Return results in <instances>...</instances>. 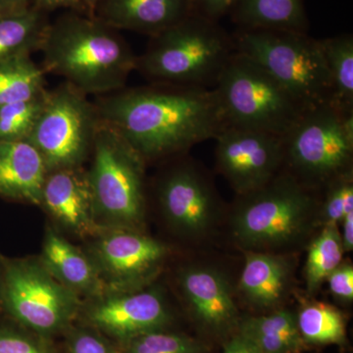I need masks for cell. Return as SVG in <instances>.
Segmentation results:
<instances>
[{
	"label": "cell",
	"instance_id": "3957f363",
	"mask_svg": "<svg viewBox=\"0 0 353 353\" xmlns=\"http://www.w3.org/2000/svg\"><path fill=\"white\" fill-rule=\"evenodd\" d=\"M232 34L196 14L150 37L137 70L150 83L214 88L234 54Z\"/></svg>",
	"mask_w": 353,
	"mask_h": 353
},
{
	"label": "cell",
	"instance_id": "9c48e42d",
	"mask_svg": "<svg viewBox=\"0 0 353 353\" xmlns=\"http://www.w3.org/2000/svg\"><path fill=\"white\" fill-rule=\"evenodd\" d=\"M101 123L94 101L65 82L46 92L27 141L41 153L48 172L81 168L92 155Z\"/></svg>",
	"mask_w": 353,
	"mask_h": 353
},
{
	"label": "cell",
	"instance_id": "d6a6232c",
	"mask_svg": "<svg viewBox=\"0 0 353 353\" xmlns=\"http://www.w3.org/2000/svg\"><path fill=\"white\" fill-rule=\"evenodd\" d=\"M330 290L341 301L350 303L353 299V267L350 263H341L327 278Z\"/></svg>",
	"mask_w": 353,
	"mask_h": 353
},
{
	"label": "cell",
	"instance_id": "836d02e7",
	"mask_svg": "<svg viewBox=\"0 0 353 353\" xmlns=\"http://www.w3.org/2000/svg\"><path fill=\"white\" fill-rule=\"evenodd\" d=\"M192 13L218 22L229 15L236 0H190Z\"/></svg>",
	"mask_w": 353,
	"mask_h": 353
},
{
	"label": "cell",
	"instance_id": "e0dca14e",
	"mask_svg": "<svg viewBox=\"0 0 353 353\" xmlns=\"http://www.w3.org/2000/svg\"><path fill=\"white\" fill-rule=\"evenodd\" d=\"M192 13L190 0H101L92 17L117 31L153 37Z\"/></svg>",
	"mask_w": 353,
	"mask_h": 353
},
{
	"label": "cell",
	"instance_id": "74e56055",
	"mask_svg": "<svg viewBox=\"0 0 353 353\" xmlns=\"http://www.w3.org/2000/svg\"><path fill=\"white\" fill-rule=\"evenodd\" d=\"M36 6V0H0V12H18Z\"/></svg>",
	"mask_w": 353,
	"mask_h": 353
},
{
	"label": "cell",
	"instance_id": "8992f818",
	"mask_svg": "<svg viewBox=\"0 0 353 353\" xmlns=\"http://www.w3.org/2000/svg\"><path fill=\"white\" fill-rule=\"evenodd\" d=\"M239 196L232 217L234 236L253 250L294 243L307 232L318 208L314 190L285 171L261 189Z\"/></svg>",
	"mask_w": 353,
	"mask_h": 353
},
{
	"label": "cell",
	"instance_id": "1f68e13d",
	"mask_svg": "<svg viewBox=\"0 0 353 353\" xmlns=\"http://www.w3.org/2000/svg\"><path fill=\"white\" fill-rule=\"evenodd\" d=\"M67 347L69 353H118L101 336L88 330L72 331Z\"/></svg>",
	"mask_w": 353,
	"mask_h": 353
},
{
	"label": "cell",
	"instance_id": "277c9868",
	"mask_svg": "<svg viewBox=\"0 0 353 353\" xmlns=\"http://www.w3.org/2000/svg\"><path fill=\"white\" fill-rule=\"evenodd\" d=\"M234 50L263 67L306 111L333 103V85L319 39L307 32L239 29Z\"/></svg>",
	"mask_w": 353,
	"mask_h": 353
},
{
	"label": "cell",
	"instance_id": "ac0fdd59",
	"mask_svg": "<svg viewBox=\"0 0 353 353\" xmlns=\"http://www.w3.org/2000/svg\"><path fill=\"white\" fill-rule=\"evenodd\" d=\"M48 171L28 141H0V196L41 205Z\"/></svg>",
	"mask_w": 353,
	"mask_h": 353
},
{
	"label": "cell",
	"instance_id": "4dcf8cb0",
	"mask_svg": "<svg viewBox=\"0 0 353 353\" xmlns=\"http://www.w3.org/2000/svg\"><path fill=\"white\" fill-rule=\"evenodd\" d=\"M0 353H52L41 341L9 328H0Z\"/></svg>",
	"mask_w": 353,
	"mask_h": 353
},
{
	"label": "cell",
	"instance_id": "d4e9b609",
	"mask_svg": "<svg viewBox=\"0 0 353 353\" xmlns=\"http://www.w3.org/2000/svg\"><path fill=\"white\" fill-rule=\"evenodd\" d=\"M319 43L333 85V104L353 114V37L340 34Z\"/></svg>",
	"mask_w": 353,
	"mask_h": 353
},
{
	"label": "cell",
	"instance_id": "484cf974",
	"mask_svg": "<svg viewBox=\"0 0 353 353\" xmlns=\"http://www.w3.org/2000/svg\"><path fill=\"white\" fill-rule=\"evenodd\" d=\"M296 322L306 345H343L347 341L345 317L328 303L303 304L297 313Z\"/></svg>",
	"mask_w": 353,
	"mask_h": 353
},
{
	"label": "cell",
	"instance_id": "5b68a950",
	"mask_svg": "<svg viewBox=\"0 0 353 353\" xmlns=\"http://www.w3.org/2000/svg\"><path fill=\"white\" fill-rule=\"evenodd\" d=\"M214 88L230 126L285 137L306 112L282 83L238 51L230 58Z\"/></svg>",
	"mask_w": 353,
	"mask_h": 353
},
{
	"label": "cell",
	"instance_id": "83f0119b",
	"mask_svg": "<svg viewBox=\"0 0 353 353\" xmlns=\"http://www.w3.org/2000/svg\"><path fill=\"white\" fill-rule=\"evenodd\" d=\"M46 92L30 101L0 106V141H27L43 108Z\"/></svg>",
	"mask_w": 353,
	"mask_h": 353
},
{
	"label": "cell",
	"instance_id": "44dd1931",
	"mask_svg": "<svg viewBox=\"0 0 353 353\" xmlns=\"http://www.w3.org/2000/svg\"><path fill=\"white\" fill-rule=\"evenodd\" d=\"M239 29H278L307 32L303 0H236L229 14Z\"/></svg>",
	"mask_w": 353,
	"mask_h": 353
},
{
	"label": "cell",
	"instance_id": "9a60e30c",
	"mask_svg": "<svg viewBox=\"0 0 353 353\" xmlns=\"http://www.w3.org/2000/svg\"><path fill=\"white\" fill-rule=\"evenodd\" d=\"M41 205L73 233L87 236L99 232L87 173L82 168L48 172Z\"/></svg>",
	"mask_w": 353,
	"mask_h": 353
},
{
	"label": "cell",
	"instance_id": "ba28073f",
	"mask_svg": "<svg viewBox=\"0 0 353 353\" xmlns=\"http://www.w3.org/2000/svg\"><path fill=\"white\" fill-rule=\"evenodd\" d=\"M90 157L87 176L97 219L121 228L138 225L145 210L143 158L102 121Z\"/></svg>",
	"mask_w": 353,
	"mask_h": 353
},
{
	"label": "cell",
	"instance_id": "e575fe53",
	"mask_svg": "<svg viewBox=\"0 0 353 353\" xmlns=\"http://www.w3.org/2000/svg\"><path fill=\"white\" fill-rule=\"evenodd\" d=\"M36 6L46 13L60 8L69 9L75 12H85L80 0H36Z\"/></svg>",
	"mask_w": 353,
	"mask_h": 353
},
{
	"label": "cell",
	"instance_id": "f1b7e54d",
	"mask_svg": "<svg viewBox=\"0 0 353 353\" xmlns=\"http://www.w3.org/2000/svg\"><path fill=\"white\" fill-rule=\"evenodd\" d=\"M123 353H202L201 343L185 334L164 330L148 332L126 341Z\"/></svg>",
	"mask_w": 353,
	"mask_h": 353
},
{
	"label": "cell",
	"instance_id": "5bb4252c",
	"mask_svg": "<svg viewBox=\"0 0 353 353\" xmlns=\"http://www.w3.org/2000/svg\"><path fill=\"white\" fill-rule=\"evenodd\" d=\"M85 317L94 328L123 343L164 330L171 318L163 297L155 290L103 296L88 309Z\"/></svg>",
	"mask_w": 353,
	"mask_h": 353
},
{
	"label": "cell",
	"instance_id": "d6986e66",
	"mask_svg": "<svg viewBox=\"0 0 353 353\" xmlns=\"http://www.w3.org/2000/svg\"><path fill=\"white\" fill-rule=\"evenodd\" d=\"M41 263L51 275L75 292L102 296L104 283L94 262L53 230L44 236Z\"/></svg>",
	"mask_w": 353,
	"mask_h": 353
},
{
	"label": "cell",
	"instance_id": "30bf717a",
	"mask_svg": "<svg viewBox=\"0 0 353 353\" xmlns=\"http://www.w3.org/2000/svg\"><path fill=\"white\" fill-rule=\"evenodd\" d=\"M0 296L14 319L41 336L66 329L79 307L77 292L32 260L4 264Z\"/></svg>",
	"mask_w": 353,
	"mask_h": 353
},
{
	"label": "cell",
	"instance_id": "cb8c5ba5",
	"mask_svg": "<svg viewBox=\"0 0 353 353\" xmlns=\"http://www.w3.org/2000/svg\"><path fill=\"white\" fill-rule=\"evenodd\" d=\"M43 68L31 54H20L0 62V106L30 101L46 92Z\"/></svg>",
	"mask_w": 353,
	"mask_h": 353
},
{
	"label": "cell",
	"instance_id": "f546056e",
	"mask_svg": "<svg viewBox=\"0 0 353 353\" xmlns=\"http://www.w3.org/2000/svg\"><path fill=\"white\" fill-rule=\"evenodd\" d=\"M323 190L325 199L320 208L323 226L340 227L345 216L353 212L352 173L336 179Z\"/></svg>",
	"mask_w": 353,
	"mask_h": 353
},
{
	"label": "cell",
	"instance_id": "2e32d148",
	"mask_svg": "<svg viewBox=\"0 0 353 353\" xmlns=\"http://www.w3.org/2000/svg\"><path fill=\"white\" fill-rule=\"evenodd\" d=\"M180 285L194 317L206 328L226 332L238 327V309L231 288L217 269L190 266L181 273Z\"/></svg>",
	"mask_w": 353,
	"mask_h": 353
},
{
	"label": "cell",
	"instance_id": "ffe728a7",
	"mask_svg": "<svg viewBox=\"0 0 353 353\" xmlns=\"http://www.w3.org/2000/svg\"><path fill=\"white\" fill-rule=\"evenodd\" d=\"M292 266L282 255L248 252L239 289L248 303L260 308L278 305L289 290Z\"/></svg>",
	"mask_w": 353,
	"mask_h": 353
},
{
	"label": "cell",
	"instance_id": "52a82bcc",
	"mask_svg": "<svg viewBox=\"0 0 353 353\" xmlns=\"http://www.w3.org/2000/svg\"><path fill=\"white\" fill-rule=\"evenodd\" d=\"M284 171L311 190L352 173L353 114L333 103L307 110L284 137Z\"/></svg>",
	"mask_w": 353,
	"mask_h": 353
},
{
	"label": "cell",
	"instance_id": "4fadbf2b",
	"mask_svg": "<svg viewBox=\"0 0 353 353\" xmlns=\"http://www.w3.org/2000/svg\"><path fill=\"white\" fill-rule=\"evenodd\" d=\"M94 262L103 283L132 292L152 280L163 263L167 248L150 236L129 229L104 234L94 246Z\"/></svg>",
	"mask_w": 353,
	"mask_h": 353
},
{
	"label": "cell",
	"instance_id": "603a6c76",
	"mask_svg": "<svg viewBox=\"0 0 353 353\" xmlns=\"http://www.w3.org/2000/svg\"><path fill=\"white\" fill-rule=\"evenodd\" d=\"M48 22L34 6L18 12H0V62L39 50Z\"/></svg>",
	"mask_w": 353,
	"mask_h": 353
},
{
	"label": "cell",
	"instance_id": "8d00e7d4",
	"mask_svg": "<svg viewBox=\"0 0 353 353\" xmlns=\"http://www.w3.org/2000/svg\"><path fill=\"white\" fill-rule=\"evenodd\" d=\"M343 232L340 231L341 243L345 252H352L353 250V212L345 216L341 221V225Z\"/></svg>",
	"mask_w": 353,
	"mask_h": 353
},
{
	"label": "cell",
	"instance_id": "d590c367",
	"mask_svg": "<svg viewBox=\"0 0 353 353\" xmlns=\"http://www.w3.org/2000/svg\"><path fill=\"white\" fill-rule=\"evenodd\" d=\"M223 353H261L254 345L243 334H234L224 347Z\"/></svg>",
	"mask_w": 353,
	"mask_h": 353
},
{
	"label": "cell",
	"instance_id": "6da1fadb",
	"mask_svg": "<svg viewBox=\"0 0 353 353\" xmlns=\"http://www.w3.org/2000/svg\"><path fill=\"white\" fill-rule=\"evenodd\" d=\"M94 104L145 163L182 157L227 126L215 88L150 83L101 95Z\"/></svg>",
	"mask_w": 353,
	"mask_h": 353
},
{
	"label": "cell",
	"instance_id": "4316f807",
	"mask_svg": "<svg viewBox=\"0 0 353 353\" xmlns=\"http://www.w3.org/2000/svg\"><path fill=\"white\" fill-rule=\"evenodd\" d=\"M343 250L340 227L323 226L311 243L305 264V282L308 294L321 288L330 274L343 263Z\"/></svg>",
	"mask_w": 353,
	"mask_h": 353
},
{
	"label": "cell",
	"instance_id": "7c38bea8",
	"mask_svg": "<svg viewBox=\"0 0 353 353\" xmlns=\"http://www.w3.org/2000/svg\"><path fill=\"white\" fill-rule=\"evenodd\" d=\"M157 196L166 219L185 236L208 233L219 212L212 183L190 160L176 163L159 179Z\"/></svg>",
	"mask_w": 353,
	"mask_h": 353
},
{
	"label": "cell",
	"instance_id": "7402d4cb",
	"mask_svg": "<svg viewBox=\"0 0 353 353\" xmlns=\"http://www.w3.org/2000/svg\"><path fill=\"white\" fill-rule=\"evenodd\" d=\"M238 329L261 353H299L307 345L299 333L296 315L289 310L245 318Z\"/></svg>",
	"mask_w": 353,
	"mask_h": 353
},
{
	"label": "cell",
	"instance_id": "7a4b0ae2",
	"mask_svg": "<svg viewBox=\"0 0 353 353\" xmlns=\"http://www.w3.org/2000/svg\"><path fill=\"white\" fill-rule=\"evenodd\" d=\"M39 50L44 73L63 77L87 95L124 88L137 70L138 57L117 30L75 11L48 24Z\"/></svg>",
	"mask_w": 353,
	"mask_h": 353
},
{
	"label": "cell",
	"instance_id": "f35d334b",
	"mask_svg": "<svg viewBox=\"0 0 353 353\" xmlns=\"http://www.w3.org/2000/svg\"><path fill=\"white\" fill-rule=\"evenodd\" d=\"M101 0H80L81 3L85 9V12L87 15L92 16L94 14V11L95 7H97V4Z\"/></svg>",
	"mask_w": 353,
	"mask_h": 353
},
{
	"label": "cell",
	"instance_id": "8fae6325",
	"mask_svg": "<svg viewBox=\"0 0 353 353\" xmlns=\"http://www.w3.org/2000/svg\"><path fill=\"white\" fill-rule=\"evenodd\" d=\"M214 139L217 170L239 196L261 189L284 171V137L227 125Z\"/></svg>",
	"mask_w": 353,
	"mask_h": 353
}]
</instances>
